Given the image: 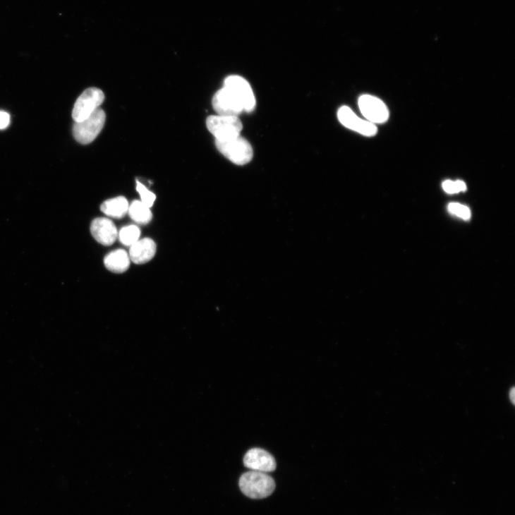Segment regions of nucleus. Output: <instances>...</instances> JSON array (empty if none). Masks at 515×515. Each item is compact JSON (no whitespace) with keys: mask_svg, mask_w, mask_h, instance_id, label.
<instances>
[{"mask_svg":"<svg viewBox=\"0 0 515 515\" xmlns=\"http://www.w3.org/2000/svg\"><path fill=\"white\" fill-rule=\"evenodd\" d=\"M239 487L246 496L256 499L269 497L276 489V483L267 473L250 471L241 477Z\"/></svg>","mask_w":515,"mask_h":515,"instance_id":"1","label":"nucleus"},{"mask_svg":"<svg viewBox=\"0 0 515 515\" xmlns=\"http://www.w3.org/2000/svg\"><path fill=\"white\" fill-rule=\"evenodd\" d=\"M215 143L218 150L236 165L244 166L253 159L252 146L246 139L241 135L226 141L216 140Z\"/></svg>","mask_w":515,"mask_h":515,"instance_id":"2","label":"nucleus"},{"mask_svg":"<svg viewBox=\"0 0 515 515\" xmlns=\"http://www.w3.org/2000/svg\"><path fill=\"white\" fill-rule=\"evenodd\" d=\"M107 115L104 111L97 109L87 119L76 122L73 126V135L80 143H92L105 126Z\"/></svg>","mask_w":515,"mask_h":515,"instance_id":"3","label":"nucleus"},{"mask_svg":"<svg viewBox=\"0 0 515 515\" xmlns=\"http://www.w3.org/2000/svg\"><path fill=\"white\" fill-rule=\"evenodd\" d=\"M210 133L220 141H226L240 135L243 124L238 117L212 116L206 120Z\"/></svg>","mask_w":515,"mask_h":515,"instance_id":"4","label":"nucleus"},{"mask_svg":"<svg viewBox=\"0 0 515 515\" xmlns=\"http://www.w3.org/2000/svg\"><path fill=\"white\" fill-rule=\"evenodd\" d=\"M104 99L105 95L101 90L96 87L85 90L75 103L73 111V119L75 122H80L87 119L99 109Z\"/></svg>","mask_w":515,"mask_h":515,"instance_id":"5","label":"nucleus"},{"mask_svg":"<svg viewBox=\"0 0 515 515\" xmlns=\"http://www.w3.org/2000/svg\"><path fill=\"white\" fill-rule=\"evenodd\" d=\"M358 103L360 113L368 121L374 124H382L388 121L389 110L385 103L380 98L370 95H364L359 97Z\"/></svg>","mask_w":515,"mask_h":515,"instance_id":"6","label":"nucleus"},{"mask_svg":"<svg viewBox=\"0 0 515 515\" xmlns=\"http://www.w3.org/2000/svg\"><path fill=\"white\" fill-rule=\"evenodd\" d=\"M212 104L219 116L238 117L244 111L238 97L225 87L217 92Z\"/></svg>","mask_w":515,"mask_h":515,"instance_id":"7","label":"nucleus"},{"mask_svg":"<svg viewBox=\"0 0 515 515\" xmlns=\"http://www.w3.org/2000/svg\"><path fill=\"white\" fill-rule=\"evenodd\" d=\"M224 87L230 90L238 97L244 111L250 113L254 110L255 98L247 80L238 75H231L225 80Z\"/></svg>","mask_w":515,"mask_h":515,"instance_id":"8","label":"nucleus"},{"mask_svg":"<svg viewBox=\"0 0 515 515\" xmlns=\"http://www.w3.org/2000/svg\"><path fill=\"white\" fill-rule=\"evenodd\" d=\"M245 467L252 471L272 473L277 468L274 457L267 451L261 448H253L248 451L243 457Z\"/></svg>","mask_w":515,"mask_h":515,"instance_id":"9","label":"nucleus"},{"mask_svg":"<svg viewBox=\"0 0 515 515\" xmlns=\"http://www.w3.org/2000/svg\"><path fill=\"white\" fill-rule=\"evenodd\" d=\"M338 119L346 128L365 136L372 137L377 133L378 130L375 124L360 119L347 107H343L339 110Z\"/></svg>","mask_w":515,"mask_h":515,"instance_id":"10","label":"nucleus"},{"mask_svg":"<svg viewBox=\"0 0 515 515\" xmlns=\"http://www.w3.org/2000/svg\"><path fill=\"white\" fill-rule=\"evenodd\" d=\"M93 238L100 244L109 246L118 238L119 233L114 223L108 218H97L91 224Z\"/></svg>","mask_w":515,"mask_h":515,"instance_id":"11","label":"nucleus"},{"mask_svg":"<svg viewBox=\"0 0 515 515\" xmlns=\"http://www.w3.org/2000/svg\"><path fill=\"white\" fill-rule=\"evenodd\" d=\"M157 253V244L149 238L139 239L130 248V260L135 265L149 262Z\"/></svg>","mask_w":515,"mask_h":515,"instance_id":"12","label":"nucleus"},{"mask_svg":"<svg viewBox=\"0 0 515 515\" xmlns=\"http://www.w3.org/2000/svg\"><path fill=\"white\" fill-rule=\"evenodd\" d=\"M104 264L110 272L123 274L129 269L131 265L129 254L123 249L114 250L105 257Z\"/></svg>","mask_w":515,"mask_h":515,"instance_id":"13","label":"nucleus"},{"mask_svg":"<svg viewBox=\"0 0 515 515\" xmlns=\"http://www.w3.org/2000/svg\"><path fill=\"white\" fill-rule=\"evenodd\" d=\"M129 204L127 199L123 196H119L109 199L100 206V210L103 214L114 219H123L128 212Z\"/></svg>","mask_w":515,"mask_h":515,"instance_id":"14","label":"nucleus"},{"mask_svg":"<svg viewBox=\"0 0 515 515\" xmlns=\"http://www.w3.org/2000/svg\"><path fill=\"white\" fill-rule=\"evenodd\" d=\"M128 213L132 221L140 225L149 224L152 219L150 208L147 207L140 200H134L129 206Z\"/></svg>","mask_w":515,"mask_h":515,"instance_id":"15","label":"nucleus"},{"mask_svg":"<svg viewBox=\"0 0 515 515\" xmlns=\"http://www.w3.org/2000/svg\"><path fill=\"white\" fill-rule=\"evenodd\" d=\"M140 229L135 225H130L120 231L118 238L123 245L131 247L140 239Z\"/></svg>","mask_w":515,"mask_h":515,"instance_id":"16","label":"nucleus"},{"mask_svg":"<svg viewBox=\"0 0 515 515\" xmlns=\"http://www.w3.org/2000/svg\"><path fill=\"white\" fill-rule=\"evenodd\" d=\"M136 190L140 194V201L147 207L151 208L154 201H156L157 195L150 191L145 185L138 180L136 181Z\"/></svg>","mask_w":515,"mask_h":515,"instance_id":"17","label":"nucleus"},{"mask_svg":"<svg viewBox=\"0 0 515 515\" xmlns=\"http://www.w3.org/2000/svg\"><path fill=\"white\" fill-rule=\"evenodd\" d=\"M449 211L456 216L466 220L471 219V212L467 206L462 205L459 203L452 202L448 206Z\"/></svg>","mask_w":515,"mask_h":515,"instance_id":"18","label":"nucleus"},{"mask_svg":"<svg viewBox=\"0 0 515 515\" xmlns=\"http://www.w3.org/2000/svg\"><path fill=\"white\" fill-rule=\"evenodd\" d=\"M442 187L444 191L449 194L458 193L467 190L466 184L461 181H446L443 183Z\"/></svg>","mask_w":515,"mask_h":515,"instance_id":"19","label":"nucleus"},{"mask_svg":"<svg viewBox=\"0 0 515 515\" xmlns=\"http://www.w3.org/2000/svg\"><path fill=\"white\" fill-rule=\"evenodd\" d=\"M11 123V116L5 111H0V130L7 128Z\"/></svg>","mask_w":515,"mask_h":515,"instance_id":"20","label":"nucleus"},{"mask_svg":"<svg viewBox=\"0 0 515 515\" xmlns=\"http://www.w3.org/2000/svg\"><path fill=\"white\" fill-rule=\"evenodd\" d=\"M509 399L514 404V389L512 388L511 391L509 392Z\"/></svg>","mask_w":515,"mask_h":515,"instance_id":"21","label":"nucleus"}]
</instances>
